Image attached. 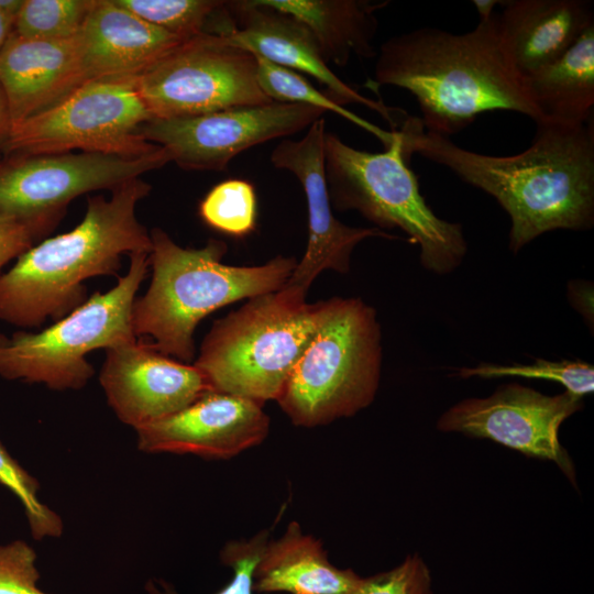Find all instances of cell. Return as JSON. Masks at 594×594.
Segmentation results:
<instances>
[{
    "instance_id": "27",
    "label": "cell",
    "mask_w": 594,
    "mask_h": 594,
    "mask_svg": "<svg viewBox=\"0 0 594 594\" xmlns=\"http://www.w3.org/2000/svg\"><path fill=\"white\" fill-rule=\"evenodd\" d=\"M201 219L211 228L244 237L255 228L256 196L252 184L228 179L216 185L199 205Z\"/></svg>"
},
{
    "instance_id": "5",
    "label": "cell",
    "mask_w": 594,
    "mask_h": 594,
    "mask_svg": "<svg viewBox=\"0 0 594 594\" xmlns=\"http://www.w3.org/2000/svg\"><path fill=\"white\" fill-rule=\"evenodd\" d=\"M381 367L375 309L358 297L321 300L316 330L276 402L296 426L351 417L374 400Z\"/></svg>"
},
{
    "instance_id": "24",
    "label": "cell",
    "mask_w": 594,
    "mask_h": 594,
    "mask_svg": "<svg viewBox=\"0 0 594 594\" xmlns=\"http://www.w3.org/2000/svg\"><path fill=\"white\" fill-rule=\"evenodd\" d=\"M122 8L182 38L210 33L227 36L234 30L228 1L116 0Z\"/></svg>"
},
{
    "instance_id": "34",
    "label": "cell",
    "mask_w": 594,
    "mask_h": 594,
    "mask_svg": "<svg viewBox=\"0 0 594 594\" xmlns=\"http://www.w3.org/2000/svg\"><path fill=\"white\" fill-rule=\"evenodd\" d=\"M12 129V120L10 116L9 105L6 92L0 82V150L8 139Z\"/></svg>"
},
{
    "instance_id": "10",
    "label": "cell",
    "mask_w": 594,
    "mask_h": 594,
    "mask_svg": "<svg viewBox=\"0 0 594 594\" xmlns=\"http://www.w3.org/2000/svg\"><path fill=\"white\" fill-rule=\"evenodd\" d=\"M256 73L254 54L201 33L169 50L135 84L153 118L175 119L272 102Z\"/></svg>"
},
{
    "instance_id": "23",
    "label": "cell",
    "mask_w": 594,
    "mask_h": 594,
    "mask_svg": "<svg viewBox=\"0 0 594 594\" xmlns=\"http://www.w3.org/2000/svg\"><path fill=\"white\" fill-rule=\"evenodd\" d=\"M524 84L542 123L581 125L592 120L594 25L558 59L524 77Z\"/></svg>"
},
{
    "instance_id": "32",
    "label": "cell",
    "mask_w": 594,
    "mask_h": 594,
    "mask_svg": "<svg viewBox=\"0 0 594 594\" xmlns=\"http://www.w3.org/2000/svg\"><path fill=\"white\" fill-rule=\"evenodd\" d=\"M36 552L24 540L0 544V594H51L38 585Z\"/></svg>"
},
{
    "instance_id": "7",
    "label": "cell",
    "mask_w": 594,
    "mask_h": 594,
    "mask_svg": "<svg viewBox=\"0 0 594 594\" xmlns=\"http://www.w3.org/2000/svg\"><path fill=\"white\" fill-rule=\"evenodd\" d=\"M381 153L354 148L326 132L323 158L332 208L354 210L378 229H400L418 244L420 263L446 275L457 270L468 252L462 226L438 217L426 204L418 178L409 168L400 140Z\"/></svg>"
},
{
    "instance_id": "11",
    "label": "cell",
    "mask_w": 594,
    "mask_h": 594,
    "mask_svg": "<svg viewBox=\"0 0 594 594\" xmlns=\"http://www.w3.org/2000/svg\"><path fill=\"white\" fill-rule=\"evenodd\" d=\"M172 162L160 146L139 157L80 152L9 155L0 160V211L29 224L42 238L80 195L112 190Z\"/></svg>"
},
{
    "instance_id": "19",
    "label": "cell",
    "mask_w": 594,
    "mask_h": 594,
    "mask_svg": "<svg viewBox=\"0 0 594 594\" xmlns=\"http://www.w3.org/2000/svg\"><path fill=\"white\" fill-rule=\"evenodd\" d=\"M184 40L116 0H95L77 35L88 80L135 77Z\"/></svg>"
},
{
    "instance_id": "26",
    "label": "cell",
    "mask_w": 594,
    "mask_h": 594,
    "mask_svg": "<svg viewBox=\"0 0 594 594\" xmlns=\"http://www.w3.org/2000/svg\"><path fill=\"white\" fill-rule=\"evenodd\" d=\"M95 0H24L13 32L41 41H65L78 35Z\"/></svg>"
},
{
    "instance_id": "30",
    "label": "cell",
    "mask_w": 594,
    "mask_h": 594,
    "mask_svg": "<svg viewBox=\"0 0 594 594\" xmlns=\"http://www.w3.org/2000/svg\"><path fill=\"white\" fill-rule=\"evenodd\" d=\"M267 542V532L262 531L250 540L232 541L221 551V561L233 571L229 584L215 594H252L255 566ZM147 594H179L175 587L164 580H150L146 583Z\"/></svg>"
},
{
    "instance_id": "8",
    "label": "cell",
    "mask_w": 594,
    "mask_h": 594,
    "mask_svg": "<svg viewBox=\"0 0 594 594\" xmlns=\"http://www.w3.org/2000/svg\"><path fill=\"white\" fill-rule=\"evenodd\" d=\"M128 272L105 293L37 332L0 333V377L42 384L53 391L84 388L95 375L86 359L96 350L138 339L132 327L136 293L150 272V252L129 255Z\"/></svg>"
},
{
    "instance_id": "9",
    "label": "cell",
    "mask_w": 594,
    "mask_h": 594,
    "mask_svg": "<svg viewBox=\"0 0 594 594\" xmlns=\"http://www.w3.org/2000/svg\"><path fill=\"white\" fill-rule=\"evenodd\" d=\"M135 77L85 81L53 107L13 125L0 153L37 155L80 150L139 157L156 151L160 146L140 133L153 117L139 95Z\"/></svg>"
},
{
    "instance_id": "14",
    "label": "cell",
    "mask_w": 594,
    "mask_h": 594,
    "mask_svg": "<svg viewBox=\"0 0 594 594\" xmlns=\"http://www.w3.org/2000/svg\"><path fill=\"white\" fill-rule=\"evenodd\" d=\"M326 120H316L298 140L285 139L272 151L271 163L299 180L308 210L305 253L284 286L307 294L317 276L327 270L350 271L355 246L367 238L395 239L377 227H350L333 215L324 170Z\"/></svg>"
},
{
    "instance_id": "2",
    "label": "cell",
    "mask_w": 594,
    "mask_h": 594,
    "mask_svg": "<svg viewBox=\"0 0 594 594\" xmlns=\"http://www.w3.org/2000/svg\"><path fill=\"white\" fill-rule=\"evenodd\" d=\"M373 85L408 90L424 128L448 138L488 111H515L542 123L505 51L496 13L463 34L421 28L386 40Z\"/></svg>"
},
{
    "instance_id": "13",
    "label": "cell",
    "mask_w": 594,
    "mask_h": 594,
    "mask_svg": "<svg viewBox=\"0 0 594 594\" xmlns=\"http://www.w3.org/2000/svg\"><path fill=\"white\" fill-rule=\"evenodd\" d=\"M582 407V398L566 391L549 396L512 383L488 397L453 405L440 416L437 428L488 439L529 458L552 461L575 484L574 465L559 441V429Z\"/></svg>"
},
{
    "instance_id": "21",
    "label": "cell",
    "mask_w": 594,
    "mask_h": 594,
    "mask_svg": "<svg viewBox=\"0 0 594 594\" xmlns=\"http://www.w3.org/2000/svg\"><path fill=\"white\" fill-rule=\"evenodd\" d=\"M351 569L329 560L321 542L292 521L284 535L266 542L253 575V590L262 593L352 594L360 582Z\"/></svg>"
},
{
    "instance_id": "3",
    "label": "cell",
    "mask_w": 594,
    "mask_h": 594,
    "mask_svg": "<svg viewBox=\"0 0 594 594\" xmlns=\"http://www.w3.org/2000/svg\"><path fill=\"white\" fill-rule=\"evenodd\" d=\"M151 191L141 177L89 197L82 220L70 231L44 239L0 275V321L25 329L67 316L87 299L85 282L114 276L122 256L151 252L136 207Z\"/></svg>"
},
{
    "instance_id": "35",
    "label": "cell",
    "mask_w": 594,
    "mask_h": 594,
    "mask_svg": "<svg viewBox=\"0 0 594 594\" xmlns=\"http://www.w3.org/2000/svg\"><path fill=\"white\" fill-rule=\"evenodd\" d=\"M15 18L0 10V51L14 30Z\"/></svg>"
},
{
    "instance_id": "29",
    "label": "cell",
    "mask_w": 594,
    "mask_h": 594,
    "mask_svg": "<svg viewBox=\"0 0 594 594\" xmlns=\"http://www.w3.org/2000/svg\"><path fill=\"white\" fill-rule=\"evenodd\" d=\"M0 484L19 498L35 540L57 538L63 534L62 518L38 497V481L9 453L1 441Z\"/></svg>"
},
{
    "instance_id": "6",
    "label": "cell",
    "mask_w": 594,
    "mask_h": 594,
    "mask_svg": "<svg viewBox=\"0 0 594 594\" xmlns=\"http://www.w3.org/2000/svg\"><path fill=\"white\" fill-rule=\"evenodd\" d=\"M306 295L283 286L215 321L193 363L209 389L276 400L317 327L319 301Z\"/></svg>"
},
{
    "instance_id": "36",
    "label": "cell",
    "mask_w": 594,
    "mask_h": 594,
    "mask_svg": "<svg viewBox=\"0 0 594 594\" xmlns=\"http://www.w3.org/2000/svg\"><path fill=\"white\" fill-rule=\"evenodd\" d=\"M503 1L498 0H473L472 3L476 8L480 15V21L490 19L495 14L494 8Z\"/></svg>"
},
{
    "instance_id": "15",
    "label": "cell",
    "mask_w": 594,
    "mask_h": 594,
    "mask_svg": "<svg viewBox=\"0 0 594 594\" xmlns=\"http://www.w3.org/2000/svg\"><path fill=\"white\" fill-rule=\"evenodd\" d=\"M105 351L100 386L117 418L134 430L211 392L194 364L161 353L151 341L138 338Z\"/></svg>"
},
{
    "instance_id": "31",
    "label": "cell",
    "mask_w": 594,
    "mask_h": 594,
    "mask_svg": "<svg viewBox=\"0 0 594 594\" xmlns=\"http://www.w3.org/2000/svg\"><path fill=\"white\" fill-rule=\"evenodd\" d=\"M429 568L417 554H409L396 568L361 578L352 594H433Z\"/></svg>"
},
{
    "instance_id": "16",
    "label": "cell",
    "mask_w": 594,
    "mask_h": 594,
    "mask_svg": "<svg viewBox=\"0 0 594 594\" xmlns=\"http://www.w3.org/2000/svg\"><path fill=\"white\" fill-rule=\"evenodd\" d=\"M268 431L263 404L217 392H207L178 413L135 429L142 452L205 459L232 458L263 442Z\"/></svg>"
},
{
    "instance_id": "12",
    "label": "cell",
    "mask_w": 594,
    "mask_h": 594,
    "mask_svg": "<svg viewBox=\"0 0 594 594\" xmlns=\"http://www.w3.org/2000/svg\"><path fill=\"white\" fill-rule=\"evenodd\" d=\"M324 113L306 105L272 101L195 117L152 118L140 133L164 147L183 169L220 172L241 152L307 130Z\"/></svg>"
},
{
    "instance_id": "20",
    "label": "cell",
    "mask_w": 594,
    "mask_h": 594,
    "mask_svg": "<svg viewBox=\"0 0 594 594\" xmlns=\"http://www.w3.org/2000/svg\"><path fill=\"white\" fill-rule=\"evenodd\" d=\"M502 6L503 44L522 78L558 59L594 25L593 4L585 0H510Z\"/></svg>"
},
{
    "instance_id": "17",
    "label": "cell",
    "mask_w": 594,
    "mask_h": 594,
    "mask_svg": "<svg viewBox=\"0 0 594 594\" xmlns=\"http://www.w3.org/2000/svg\"><path fill=\"white\" fill-rule=\"evenodd\" d=\"M234 30L223 36L230 44L274 64L314 77L336 102L362 105L398 127L403 110L364 97L342 81L328 66L309 29L299 20L262 4L258 0L228 1Z\"/></svg>"
},
{
    "instance_id": "1",
    "label": "cell",
    "mask_w": 594,
    "mask_h": 594,
    "mask_svg": "<svg viewBox=\"0 0 594 594\" xmlns=\"http://www.w3.org/2000/svg\"><path fill=\"white\" fill-rule=\"evenodd\" d=\"M396 131L407 158L416 153L494 197L510 218L509 250L542 233L594 224V127L546 122L521 153L494 156L465 150L406 114Z\"/></svg>"
},
{
    "instance_id": "28",
    "label": "cell",
    "mask_w": 594,
    "mask_h": 594,
    "mask_svg": "<svg viewBox=\"0 0 594 594\" xmlns=\"http://www.w3.org/2000/svg\"><path fill=\"white\" fill-rule=\"evenodd\" d=\"M457 376L462 378L518 376L553 381L563 385L568 393L581 398L594 391V367L580 360L548 361L537 359L532 364L512 365L482 363L473 367H461L457 371Z\"/></svg>"
},
{
    "instance_id": "25",
    "label": "cell",
    "mask_w": 594,
    "mask_h": 594,
    "mask_svg": "<svg viewBox=\"0 0 594 594\" xmlns=\"http://www.w3.org/2000/svg\"><path fill=\"white\" fill-rule=\"evenodd\" d=\"M257 81L263 92L273 101L306 105L323 112H333L359 128L372 133L388 147L394 140V132L356 116L330 98L327 92L316 89L306 78L289 68L279 66L263 57L256 56Z\"/></svg>"
},
{
    "instance_id": "18",
    "label": "cell",
    "mask_w": 594,
    "mask_h": 594,
    "mask_svg": "<svg viewBox=\"0 0 594 594\" xmlns=\"http://www.w3.org/2000/svg\"><path fill=\"white\" fill-rule=\"evenodd\" d=\"M87 80L77 36L41 41L12 32L0 51V82L12 127L53 107Z\"/></svg>"
},
{
    "instance_id": "4",
    "label": "cell",
    "mask_w": 594,
    "mask_h": 594,
    "mask_svg": "<svg viewBox=\"0 0 594 594\" xmlns=\"http://www.w3.org/2000/svg\"><path fill=\"white\" fill-rule=\"evenodd\" d=\"M151 282L132 307L136 338H147L163 354L184 363L196 358L194 333L208 315L232 302L280 289L297 261L277 255L262 265L222 263L223 241L182 248L164 230L150 231Z\"/></svg>"
},
{
    "instance_id": "33",
    "label": "cell",
    "mask_w": 594,
    "mask_h": 594,
    "mask_svg": "<svg viewBox=\"0 0 594 594\" xmlns=\"http://www.w3.org/2000/svg\"><path fill=\"white\" fill-rule=\"evenodd\" d=\"M41 238L29 224L0 211V275L4 265L21 256Z\"/></svg>"
},
{
    "instance_id": "22",
    "label": "cell",
    "mask_w": 594,
    "mask_h": 594,
    "mask_svg": "<svg viewBox=\"0 0 594 594\" xmlns=\"http://www.w3.org/2000/svg\"><path fill=\"white\" fill-rule=\"evenodd\" d=\"M302 22L315 36L327 64L345 66L353 56L375 57L376 12L388 1L258 0Z\"/></svg>"
}]
</instances>
